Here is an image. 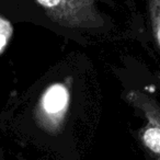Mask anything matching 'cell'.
<instances>
[{"instance_id": "obj_1", "label": "cell", "mask_w": 160, "mask_h": 160, "mask_svg": "<svg viewBox=\"0 0 160 160\" xmlns=\"http://www.w3.org/2000/svg\"><path fill=\"white\" fill-rule=\"evenodd\" d=\"M45 14L57 24L72 29L103 25L97 0H35Z\"/></svg>"}, {"instance_id": "obj_2", "label": "cell", "mask_w": 160, "mask_h": 160, "mask_svg": "<svg viewBox=\"0 0 160 160\" xmlns=\"http://www.w3.org/2000/svg\"><path fill=\"white\" fill-rule=\"evenodd\" d=\"M69 103L70 90L66 82H56L47 87L36 105L38 125L48 134H58L64 125Z\"/></svg>"}, {"instance_id": "obj_3", "label": "cell", "mask_w": 160, "mask_h": 160, "mask_svg": "<svg viewBox=\"0 0 160 160\" xmlns=\"http://www.w3.org/2000/svg\"><path fill=\"white\" fill-rule=\"evenodd\" d=\"M126 100L146 118V124L139 131L140 142L153 159L160 160V103L139 90L129 91Z\"/></svg>"}, {"instance_id": "obj_4", "label": "cell", "mask_w": 160, "mask_h": 160, "mask_svg": "<svg viewBox=\"0 0 160 160\" xmlns=\"http://www.w3.org/2000/svg\"><path fill=\"white\" fill-rule=\"evenodd\" d=\"M147 5L153 38L160 49V0H147Z\"/></svg>"}, {"instance_id": "obj_5", "label": "cell", "mask_w": 160, "mask_h": 160, "mask_svg": "<svg viewBox=\"0 0 160 160\" xmlns=\"http://www.w3.org/2000/svg\"><path fill=\"white\" fill-rule=\"evenodd\" d=\"M12 35V25L8 20L0 17V53L6 48Z\"/></svg>"}]
</instances>
